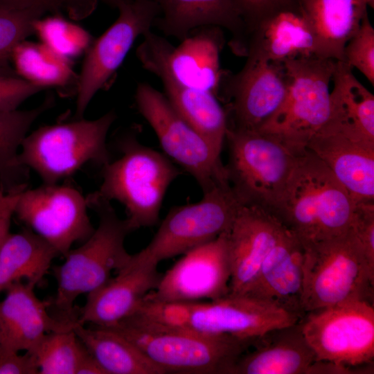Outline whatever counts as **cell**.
<instances>
[{"mask_svg": "<svg viewBox=\"0 0 374 374\" xmlns=\"http://www.w3.org/2000/svg\"><path fill=\"white\" fill-rule=\"evenodd\" d=\"M42 7L47 11L58 13L60 10L54 0H0V8L9 10Z\"/></svg>", "mask_w": 374, "mask_h": 374, "instance_id": "b9f144b4", "label": "cell"}, {"mask_svg": "<svg viewBox=\"0 0 374 374\" xmlns=\"http://www.w3.org/2000/svg\"><path fill=\"white\" fill-rule=\"evenodd\" d=\"M296 0H239L251 28L262 17Z\"/></svg>", "mask_w": 374, "mask_h": 374, "instance_id": "60d3db41", "label": "cell"}, {"mask_svg": "<svg viewBox=\"0 0 374 374\" xmlns=\"http://www.w3.org/2000/svg\"><path fill=\"white\" fill-rule=\"evenodd\" d=\"M13 213H8L0 218V249L10 233V219Z\"/></svg>", "mask_w": 374, "mask_h": 374, "instance_id": "f6af8a7d", "label": "cell"}, {"mask_svg": "<svg viewBox=\"0 0 374 374\" xmlns=\"http://www.w3.org/2000/svg\"><path fill=\"white\" fill-rule=\"evenodd\" d=\"M5 193H3L1 190H0V199L4 195Z\"/></svg>", "mask_w": 374, "mask_h": 374, "instance_id": "bcb514c9", "label": "cell"}, {"mask_svg": "<svg viewBox=\"0 0 374 374\" xmlns=\"http://www.w3.org/2000/svg\"><path fill=\"white\" fill-rule=\"evenodd\" d=\"M117 8V19L86 52L76 84V119L82 118L94 95L108 84L135 40L150 30L161 12L154 0H127Z\"/></svg>", "mask_w": 374, "mask_h": 374, "instance_id": "5bb4252c", "label": "cell"}, {"mask_svg": "<svg viewBox=\"0 0 374 374\" xmlns=\"http://www.w3.org/2000/svg\"><path fill=\"white\" fill-rule=\"evenodd\" d=\"M242 204L229 181L203 193L196 203L171 208L149 244L132 255L137 262L158 265L228 231Z\"/></svg>", "mask_w": 374, "mask_h": 374, "instance_id": "30bf717a", "label": "cell"}, {"mask_svg": "<svg viewBox=\"0 0 374 374\" xmlns=\"http://www.w3.org/2000/svg\"><path fill=\"white\" fill-rule=\"evenodd\" d=\"M337 60L316 56L287 60V89L277 111L258 132L278 139L296 152L328 122L330 82Z\"/></svg>", "mask_w": 374, "mask_h": 374, "instance_id": "ba28073f", "label": "cell"}, {"mask_svg": "<svg viewBox=\"0 0 374 374\" xmlns=\"http://www.w3.org/2000/svg\"><path fill=\"white\" fill-rule=\"evenodd\" d=\"M116 118L111 110L95 120L40 127L22 141L19 160L44 184H58L89 162L104 166L110 161L106 140Z\"/></svg>", "mask_w": 374, "mask_h": 374, "instance_id": "52a82bcc", "label": "cell"}, {"mask_svg": "<svg viewBox=\"0 0 374 374\" xmlns=\"http://www.w3.org/2000/svg\"><path fill=\"white\" fill-rule=\"evenodd\" d=\"M154 1H157L159 3L161 0H154Z\"/></svg>", "mask_w": 374, "mask_h": 374, "instance_id": "7dc6e473", "label": "cell"}, {"mask_svg": "<svg viewBox=\"0 0 374 374\" xmlns=\"http://www.w3.org/2000/svg\"><path fill=\"white\" fill-rule=\"evenodd\" d=\"M156 26L165 35L180 41L193 30L217 26L231 35L229 46L238 56H246L249 27L239 0H161Z\"/></svg>", "mask_w": 374, "mask_h": 374, "instance_id": "d6986e66", "label": "cell"}, {"mask_svg": "<svg viewBox=\"0 0 374 374\" xmlns=\"http://www.w3.org/2000/svg\"><path fill=\"white\" fill-rule=\"evenodd\" d=\"M21 191L5 193L0 199V218L8 213H14V208Z\"/></svg>", "mask_w": 374, "mask_h": 374, "instance_id": "ee69618b", "label": "cell"}, {"mask_svg": "<svg viewBox=\"0 0 374 374\" xmlns=\"http://www.w3.org/2000/svg\"><path fill=\"white\" fill-rule=\"evenodd\" d=\"M225 140L226 177L240 202L274 213L302 151L258 131L228 128Z\"/></svg>", "mask_w": 374, "mask_h": 374, "instance_id": "8992f818", "label": "cell"}, {"mask_svg": "<svg viewBox=\"0 0 374 374\" xmlns=\"http://www.w3.org/2000/svg\"><path fill=\"white\" fill-rule=\"evenodd\" d=\"M34 289L17 281L6 290L0 301V352H32L47 333L71 328L76 320L51 316V302L41 300Z\"/></svg>", "mask_w": 374, "mask_h": 374, "instance_id": "603a6c76", "label": "cell"}, {"mask_svg": "<svg viewBox=\"0 0 374 374\" xmlns=\"http://www.w3.org/2000/svg\"><path fill=\"white\" fill-rule=\"evenodd\" d=\"M77 374H107V373L89 353L80 364Z\"/></svg>", "mask_w": 374, "mask_h": 374, "instance_id": "7bdbcfd3", "label": "cell"}, {"mask_svg": "<svg viewBox=\"0 0 374 374\" xmlns=\"http://www.w3.org/2000/svg\"><path fill=\"white\" fill-rule=\"evenodd\" d=\"M162 274L157 265L128 262L97 290L87 294L77 321L82 325L112 327L133 314L145 297L155 290Z\"/></svg>", "mask_w": 374, "mask_h": 374, "instance_id": "ffe728a7", "label": "cell"}, {"mask_svg": "<svg viewBox=\"0 0 374 374\" xmlns=\"http://www.w3.org/2000/svg\"><path fill=\"white\" fill-rule=\"evenodd\" d=\"M317 40L319 57L344 62V50L374 0H299Z\"/></svg>", "mask_w": 374, "mask_h": 374, "instance_id": "484cf974", "label": "cell"}, {"mask_svg": "<svg viewBox=\"0 0 374 374\" xmlns=\"http://www.w3.org/2000/svg\"><path fill=\"white\" fill-rule=\"evenodd\" d=\"M304 253L303 244L285 227L244 294L272 302L302 319Z\"/></svg>", "mask_w": 374, "mask_h": 374, "instance_id": "cb8c5ba5", "label": "cell"}, {"mask_svg": "<svg viewBox=\"0 0 374 374\" xmlns=\"http://www.w3.org/2000/svg\"><path fill=\"white\" fill-rule=\"evenodd\" d=\"M287 82L284 62L247 57L237 74L225 71L219 100L227 103L228 128L258 131L284 100Z\"/></svg>", "mask_w": 374, "mask_h": 374, "instance_id": "2e32d148", "label": "cell"}, {"mask_svg": "<svg viewBox=\"0 0 374 374\" xmlns=\"http://www.w3.org/2000/svg\"><path fill=\"white\" fill-rule=\"evenodd\" d=\"M48 12L42 7L0 8V75L18 76L11 57L15 47L34 33L33 22Z\"/></svg>", "mask_w": 374, "mask_h": 374, "instance_id": "e575fe53", "label": "cell"}, {"mask_svg": "<svg viewBox=\"0 0 374 374\" xmlns=\"http://www.w3.org/2000/svg\"><path fill=\"white\" fill-rule=\"evenodd\" d=\"M57 256L54 247L30 229L9 233L0 249V292L22 279L35 287Z\"/></svg>", "mask_w": 374, "mask_h": 374, "instance_id": "83f0119b", "label": "cell"}, {"mask_svg": "<svg viewBox=\"0 0 374 374\" xmlns=\"http://www.w3.org/2000/svg\"><path fill=\"white\" fill-rule=\"evenodd\" d=\"M82 193L69 185L42 184L19 194L14 213L30 230L65 256L73 243L94 231Z\"/></svg>", "mask_w": 374, "mask_h": 374, "instance_id": "9a60e30c", "label": "cell"}, {"mask_svg": "<svg viewBox=\"0 0 374 374\" xmlns=\"http://www.w3.org/2000/svg\"><path fill=\"white\" fill-rule=\"evenodd\" d=\"M60 10L64 9L69 17L74 20L83 19L89 17L96 10L99 1L117 8L127 0H54Z\"/></svg>", "mask_w": 374, "mask_h": 374, "instance_id": "ab89813d", "label": "cell"}, {"mask_svg": "<svg viewBox=\"0 0 374 374\" xmlns=\"http://www.w3.org/2000/svg\"><path fill=\"white\" fill-rule=\"evenodd\" d=\"M176 112L200 135L222 150L228 129L226 109L213 93L161 80Z\"/></svg>", "mask_w": 374, "mask_h": 374, "instance_id": "f546056e", "label": "cell"}, {"mask_svg": "<svg viewBox=\"0 0 374 374\" xmlns=\"http://www.w3.org/2000/svg\"><path fill=\"white\" fill-rule=\"evenodd\" d=\"M251 347L238 357L229 374H306L316 362L300 320L267 331Z\"/></svg>", "mask_w": 374, "mask_h": 374, "instance_id": "d4e9b609", "label": "cell"}, {"mask_svg": "<svg viewBox=\"0 0 374 374\" xmlns=\"http://www.w3.org/2000/svg\"><path fill=\"white\" fill-rule=\"evenodd\" d=\"M352 69L344 62H335L330 116L326 125L374 143V96L356 78Z\"/></svg>", "mask_w": 374, "mask_h": 374, "instance_id": "4316f807", "label": "cell"}, {"mask_svg": "<svg viewBox=\"0 0 374 374\" xmlns=\"http://www.w3.org/2000/svg\"><path fill=\"white\" fill-rule=\"evenodd\" d=\"M86 202L88 208L98 214V226L80 247L67 253L65 261L55 271L57 287L54 305L60 318L69 321L78 319L73 305L77 298L105 284L112 271L123 268L132 255L124 244L131 231L111 202L95 193L89 194Z\"/></svg>", "mask_w": 374, "mask_h": 374, "instance_id": "277c9868", "label": "cell"}, {"mask_svg": "<svg viewBox=\"0 0 374 374\" xmlns=\"http://www.w3.org/2000/svg\"><path fill=\"white\" fill-rule=\"evenodd\" d=\"M306 148L327 166L355 204L374 203V143L325 126Z\"/></svg>", "mask_w": 374, "mask_h": 374, "instance_id": "44dd1931", "label": "cell"}, {"mask_svg": "<svg viewBox=\"0 0 374 374\" xmlns=\"http://www.w3.org/2000/svg\"><path fill=\"white\" fill-rule=\"evenodd\" d=\"M304 247L305 314L353 300L373 303L374 271L351 228L340 235Z\"/></svg>", "mask_w": 374, "mask_h": 374, "instance_id": "5b68a950", "label": "cell"}, {"mask_svg": "<svg viewBox=\"0 0 374 374\" xmlns=\"http://www.w3.org/2000/svg\"><path fill=\"white\" fill-rule=\"evenodd\" d=\"M52 104L48 98L33 109L0 111V183L6 193L26 188L29 169L20 163L18 148L31 125Z\"/></svg>", "mask_w": 374, "mask_h": 374, "instance_id": "4dcf8cb0", "label": "cell"}, {"mask_svg": "<svg viewBox=\"0 0 374 374\" xmlns=\"http://www.w3.org/2000/svg\"><path fill=\"white\" fill-rule=\"evenodd\" d=\"M118 147L121 156L103 166V181L94 193L124 206L130 231L155 225L166 191L181 172L166 155L133 134L124 136Z\"/></svg>", "mask_w": 374, "mask_h": 374, "instance_id": "3957f363", "label": "cell"}, {"mask_svg": "<svg viewBox=\"0 0 374 374\" xmlns=\"http://www.w3.org/2000/svg\"><path fill=\"white\" fill-rule=\"evenodd\" d=\"M44 89L19 76L0 75V111L16 110L23 101Z\"/></svg>", "mask_w": 374, "mask_h": 374, "instance_id": "74e56055", "label": "cell"}, {"mask_svg": "<svg viewBox=\"0 0 374 374\" xmlns=\"http://www.w3.org/2000/svg\"><path fill=\"white\" fill-rule=\"evenodd\" d=\"M303 334L316 361L355 368L374 359V307L353 300L305 314L300 319Z\"/></svg>", "mask_w": 374, "mask_h": 374, "instance_id": "4fadbf2b", "label": "cell"}, {"mask_svg": "<svg viewBox=\"0 0 374 374\" xmlns=\"http://www.w3.org/2000/svg\"><path fill=\"white\" fill-rule=\"evenodd\" d=\"M136 48L143 68L183 87L208 91L219 99L225 71L220 53L225 44L223 29L204 26L193 30L175 46L150 30Z\"/></svg>", "mask_w": 374, "mask_h": 374, "instance_id": "8fae6325", "label": "cell"}, {"mask_svg": "<svg viewBox=\"0 0 374 374\" xmlns=\"http://www.w3.org/2000/svg\"><path fill=\"white\" fill-rule=\"evenodd\" d=\"M344 62L358 69L374 85V28L368 15L346 44Z\"/></svg>", "mask_w": 374, "mask_h": 374, "instance_id": "d590c367", "label": "cell"}, {"mask_svg": "<svg viewBox=\"0 0 374 374\" xmlns=\"http://www.w3.org/2000/svg\"><path fill=\"white\" fill-rule=\"evenodd\" d=\"M285 227L266 209L240 205L227 232L230 294H244L249 290Z\"/></svg>", "mask_w": 374, "mask_h": 374, "instance_id": "ac0fdd59", "label": "cell"}, {"mask_svg": "<svg viewBox=\"0 0 374 374\" xmlns=\"http://www.w3.org/2000/svg\"><path fill=\"white\" fill-rule=\"evenodd\" d=\"M356 204L327 166L300 152L274 213L303 245L332 238L352 226Z\"/></svg>", "mask_w": 374, "mask_h": 374, "instance_id": "7a4b0ae2", "label": "cell"}, {"mask_svg": "<svg viewBox=\"0 0 374 374\" xmlns=\"http://www.w3.org/2000/svg\"><path fill=\"white\" fill-rule=\"evenodd\" d=\"M227 232L186 253L145 298L166 303L214 301L229 294Z\"/></svg>", "mask_w": 374, "mask_h": 374, "instance_id": "e0dca14e", "label": "cell"}, {"mask_svg": "<svg viewBox=\"0 0 374 374\" xmlns=\"http://www.w3.org/2000/svg\"><path fill=\"white\" fill-rule=\"evenodd\" d=\"M135 102L154 131L166 155L188 172L203 193L229 181L220 150L195 130L173 108L164 93L141 82Z\"/></svg>", "mask_w": 374, "mask_h": 374, "instance_id": "7c38bea8", "label": "cell"}, {"mask_svg": "<svg viewBox=\"0 0 374 374\" xmlns=\"http://www.w3.org/2000/svg\"><path fill=\"white\" fill-rule=\"evenodd\" d=\"M33 30L42 44L69 60L86 53L93 42L89 32L58 13L35 19Z\"/></svg>", "mask_w": 374, "mask_h": 374, "instance_id": "836d02e7", "label": "cell"}, {"mask_svg": "<svg viewBox=\"0 0 374 374\" xmlns=\"http://www.w3.org/2000/svg\"><path fill=\"white\" fill-rule=\"evenodd\" d=\"M317 55L312 24L299 0L260 19L251 28L245 57L284 62Z\"/></svg>", "mask_w": 374, "mask_h": 374, "instance_id": "7402d4cb", "label": "cell"}, {"mask_svg": "<svg viewBox=\"0 0 374 374\" xmlns=\"http://www.w3.org/2000/svg\"><path fill=\"white\" fill-rule=\"evenodd\" d=\"M32 353L40 374H77L89 354L73 326L47 333Z\"/></svg>", "mask_w": 374, "mask_h": 374, "instance_id": "d6a6232c", "label": "cell"}, {"mask_svg": "<svg viewBox=\"0 0 374 374\" xmlns=\"http://www.w3.org/2000/svg\"><path fill=\"white\" fill-rule=\"evenodd\" d=\"M108 328L134 344L166 373L229 374L253 341L229 335L211 337L148 329L124 322Z\"/></svg>", "mask_w": 374, "mask_h": 374, "instance_id": "9c48e42d", "label": "cell"}, {"mask_svg": "<svg viewBox=\"0 0 374 374\" xmlns=\"http://www.w3.org/2000/svg\"><path fill=\"white\" fill-rule=\"evenodd\" d=\"M0 352V374H36L39 368L34 354L26 351Z\"/></svg>", "mask_w": 374, "mask_h": 374, "instance_id": "f35d334b", "label": "cell"}, {"mask_svg": "<svg viewBox=\"0 0 374 374\" xmlns=\"http://www.w3.org/2000/svg\"><path fill=\"white\" fill-rule=\"evenodd\" d=\"M300 319L272 302L248 294H230L205 302L166 303L145 298L127 319L133 325L148 329L211 337L229 335L252 341Z\"/></svg>", "mask_w": 374, "mask_h": 374, "instance_id": "6da1fadb", "label": "cell"}, {"mask_svg": "<svg viewBox=\"0 0 374 374\" xmlns=\"http://www.w3.org/2000/svg\"><path fill=\"white\" fill-rule=\"evenodd\" d=\"M351 229L374 271V203L356 204Z\"/></svg>", "mask_w": 374, "mask_h": 374, "instance_id": "8d00e7d4", "label": "cell"}, {"mask_svg": "<svg viewBox=\"0 0 374 374\" xmlns=\"http://www.w3.org/2000/svg\"><path fill=\"white\" fill-rule=\"evenodd\" d=\"M73 329L107 374H164L134 344L108 328H90L75 320Z\"/></svg>", "mask_w": 374, "mask_h": 374, "instance_id": "f1b7e54d", "label": "cell"}, {"mask_svg": "<svg viewBox=\"0 0 374 374\" xmlns=\"http://www.w3.org/2000/svg\"><path fill=\"white\" fill-rule=\"evenodd\" d=\"M11 62L19 77L44 89L64 87L78 81L71 60L42 43L21 42L12 51Z\"/></svg>", "mask_w": 374, "mask_h": 374, "instance_id": "1f68e13d", "label": "cell"}]
</instances>
